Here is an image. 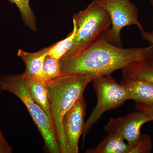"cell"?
Wrapping results in <instances>:
<instances>
[{
  "label": "cell",
  "mask_w": 153,
  "mask_h": 153,
  "mask_svg": "<svg viewBox=\"0 0 153 153\" xmlns=\"http://www.w3.org/2000/svg\"><path fill=\"white\" fill-rule=\"evenodd\" d=\"M73 30L66 38L49 47L47 55L60 60L72 47L77 31L76 23L73 20Z\"/></svg>",
  "instance_id": "14"
},
{
  "label": "cell",
  "mask_w": 153,
  "mask_h": 153,
  "mask_svg": "<svg viewBox=\"0 0 153 153\" xmlns=\"http://www.w3.org/2000/svg\"><path fill=\"white\" fill-rule=\"evenodd\" d=\"M150 2H151V5L152 6V7L153 8V0H151Z\"/></svg>",
  "instance_id": "20"
},
{
  "label": "cell",
  "mask_w": 153,
  "mask_h": 153,
  "mask_svg": "<svg viewBox=\"0 0 153 153\" xmlns=\"http://www.w3.org/2000/svg\"><path fill=\"white\" fill-rule=\"evenodd\" d=\"M141 36L144 40L153 46V31H143L141 32Z\"/></svg>",
  "instance_id": "18"
},
{
  "label": "cell",
  "mask_w": 153,
  "mask_h": 153,
  "mask_svg": "<svg viewBox=\"0 0 153 153\" xmlns=\"http://www.w3.org/2000/svg\"><path fill=\"white\" fill-rule=\"evenodd\" d=\"M153 120V116L140 111L122 117L111 119L104 129L108 132H115L121 135L127 141L131 150L142 138L140 129L143 125Z\"/></svg>",
  "instance_id": "8"
},
{
  "label": "cell",
  "mask_w": 153,
  "mask_h": 153,
  "mask_svg": "<svg viewBox=\"0 0 153 153\" xmlns=\"http://www.w3.org/2000/svg\"><path fill=\"white\" fill-rule=\"evenodd\" d=\"M92 81L97 101L85 123L82 134L83 140L89 130L105 112L120 106L125 102L130 100L127 88L121 83H118L111 75L96 77Z\"/></svg>",
  "instance_id": "5"
},
{
  "label": "cell",
  "mask_w": 153,
  "mask_h": 153,
  "mask_svg": "<svg viewBox=\"0 0 153 153\" xmlns=\"http://www.w3.org/2000/svg\"><path fill=\"white\" fill-rule=\"evenodd\" d=\"M122 71L123 79L136 78L153 83V56L130 63Z\"/></svg>",
  "instance_id": "12"
},
{
  "label": "cell",
  "mask_w": 153,
  "mask_h": 153,
  "mask_svg": "<svg viewBox=\"0 0 153 153\" xmlns=\"http://www.w3.org/2000/svg\"><path fill=\"white\" fill-rule=\"evenodd\" d=\"M153 56V46L123 48L110 43L104 32L89 47L73 57L60 60L63 74H82L94 77L111 75L130 63Z\"/></svg>",
  "instance_id": "1"
},
{
  "label": "cell",
  "mask_w": 153,
  "mask_h": 153,
  "mask_svg": "<svg viewBox=\"0 0 153 153\" xmlns=\"http://www.w3.org/2000/svg\"><path fill=\"white\" fill-rule=\"evenodd\" d=\"M43 72L47 82L63 75L61 69L60 60L47 55L44 60Z\"/></svg>",
  "instance_id": "16"
},
{
  "label": "cell",
  "mask_w": 153,
  "mask_h": 153,
  "mask_svg": "<svg viewBox=\"0 0 153 153\" xmlns=\"http://www.w3.org/2000/svg\"><path fill=\"white\" fill-rule=\"evenodd\" d=\"M49 49V47H47L34 53L19 49L18 56L22 58L26 65V70L23 73L26 78L46 84L47 81L44 76L43 68L44 60Z\"/></svg>",
  "instance_id": "9"
},
{
  "label": "cell",
  "mask_w": 153,
  "mask_h": 153,
  "mask_svg": "<svg viewBox=\"0 0 153 153\" xmlns=\"http://www.w3.org/2000/svg\"><path fill=\"white\" fill-rule=\"evenodd\" d=\"M73 20L77 31L73 45L63 57L65 58L74 57L84 51L111 25L107 12L93 1L85 10L74 14Z\"/></svg>",
  "instance_id": "4"
},
{
  "label": "cell",
  "mask_w": 153,
  "mask_h": 153,
  "mask_svg": "<svg viewBox=\"0 0 153 153\" xmlns=\"http://www.w3.org/2000/svg\"><path fill=\"white\" fill-rule=\"evenodd\" d=\"M0 91L11 92L21 100L40 131L47 151L51 153H60L54 123L32 97L23 74L0 76Z\"/></svg>",
  "instance_id": "3"
},
{
  "label": "cell",
  "mask_w": 153,
  "mask_h": 153,
  "mask_svg": "<svg viewBox=\"0 0 153 153\" xmlns=\"http://www.w3.org/2000/svg\"><path fill=\"white\" fill-rule=\"evenodd\" d=\"M13 152L12 147L5 139L0 127V153Z\"/></svg>",
  "instance_id": "17"
},
{
  "label": "cell",
  "mask_w": 153,
  "mask_h": 153,
  "mask_svg": "<svg viewBox=\"0 0 153 153\" xmlns=\"http://www.w3.org/2000/svg\"><path fill=\"white\" fill-rule=\"evenodd\" d=\"M141 106L140 107L141 111H144L147 113L151 114L153 116V105H146L141 104Z\"/></svg>",
  "instance_id": "19"
},
{
  "label": "cell",
  "mask_w": 153,
  "mask_h": 153,
  "mask_svg": "<svg viewBox=\"0 0 153 153\" xmlns=\"http://www.w3.org/2000/svg\"><path fill=\"white\" fill-rule=\"evenodd\" d=\"M94 79V77L88 74H63L45 84L60 153H65L62 128L63 117L76 100L83 96L85 88Z\"/></svg>",
  "instance_id": "2"
},
{
  "label": "cell",
  "mask_w": 153,
  "mask_h": 153,
  "mask_svg": "<svg viewBox=\"0 0 153 153\" xmlns=\"http://www.w3.org/2000/svg\"><path fill=\"white\" fill-rule=\"evenodd\" d=\"M103 8L109 15L110 27L104 32L105 36L111 44L123 47L120 33L125 27L135 25L141 32L143 27L138 20V11L130 0H93Z\"/></svg>",
  "instance_id": "6"
},
{
  "label": "cell",
  "mask_w": 153,
  "mask_h": 153,
  "mask_svg": "<svg viewBox=\"0 0 153 153\" xmlns=\"http://www.w3.org/2000/svg\"><path fill=\"white\" fill-rule=\"evenodd\" d=\"M121 135L115 132L108 134L97 147L86 151L88 153H130L131 148Z\"/></svg>",
  "instance_id": "11"
},
{
  "label": "cell",
  "mask_w": 153,
  "mask_h": 153,
  "mask_svg": "<svg viewBox=\"0 0 153 153\" xmlns=\"http://www.w3.org/2000/svg\"><path fill=\"white\" fill-rule=\"evenodd\" d=\"M24 77L27 87L32 97L47 114L50 120L53 123L50 112V103L46 85L40 81L27 79L25 76Z\"/></svg>",
  "instance_id": "13"
},
{
  "label": "cell",
  "mask_w": 153,
  "mask_h": 153,
  "mask_svg": "<svg viewBox=\"0 0 153 153\" xmlns=\"http://www.w3.org/2000/svg\"><path fill=\"white\" fill-rule=\"evenodd\" d=\"M15 4L21 13L24 23L33 31L37 30L36 19L30 5V0H8Z\"/></svg>",
  "instance_id": "15"
},
{
  "label": "cell",
  "mask_w": 153,
  "mask_h": 153,
  "mask_svg": "<svg viewBox=\"0 0 153 153\" xmlns=\"http://www.w3.org/2000/svg\"><path fill=\"white\" fill-rule=\"evenodd\" d=\"M122 84L128 91L130 100L146 105H153V83L139 79H123Z\"/></svg>",
  "instance_id": "10"
},
{
  "label": "cell",
  "mask_w": 153,
  "mask_h": 153,
  "mask_svg": "<svg viewBox=\"0 0 153 153\" xmlns=\"http://www.w3.org/2000/svg\"><path fill=\"white\" fill-rule=\"evenodd\" d=\"M86 103L83 96L65 114L62 128L65 153H79V140L84 130Z\"/></svg>",
  "instance_id": "7"
}]
</instances>
